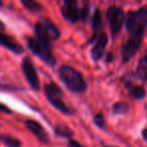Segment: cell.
Segmentation results:
<instances>
[{
	"label": "cell",
	"instance_id": "obj_25",
	"mask_svg": "<svg viewBox=\"0 0 147 147\" xmlns=\"http://www.w3.org/2000/svg\"><path fill=\"white\" fill-rule=\"evenodd\" d=\"M113 59V55L111 53H109L108 55H107V61H111Z\"/></svg>",
	"mask_w": 147,
	"mask_h": 147
},
{
	"label": "cell",
	"instance_id": "obj_14",
	"mask_svg": "<svg viewBox=\"0 0 147 147\" xmlns=\"http://www.w3.org/2000/svg\"><path fill=\"white\" fill-rule=\"evenodd\" d=\"M125 86H126L130 96H132L133 98L140 100V99H144L146 97V90L143 87L135 85L132 82H126L125 83Z\"/></svg>",
	"mask_w": 147,
	"mask_h": 147
},
{
	"label": "cell",
	"instance_id": "obj_26",
	"mask_svg": "<svg viewBox=\"0 0 147 147\" xmlns=\"http://www.w3.org/2000/svg\"><path fill=\"white\" fill-rule=\"evenodd\" d=\"M4 29H5L4 24H3L2 21H0V31H1V30H4Z\"/></svg>",
	"mask_w": 147,
	"mask_h": 147
},
{
	"label": "cell",
	"instance_id": "obj_18",
	"mask_svg": "<svg viewBox=\"0 0 147 147\" xmlns=\"http://www.w3.org/2000/svg\"><path fill=\"white\" fill-rule=\"evenodd\" d=\"M55 133L59 136L65 137V138H71L74 135V133L67 126H63V125H57V128H55Z\"/></svg>",
	"mask_w": 147,
	"mask_h": 147
},
{
	"label": "cell",
	"instance_id": "obj_16",
	"mask_svg": "<svg viewBox=\"0 0 147 147\" xmlns=\"http://www.w3.org/2000/svg\"><path fill=\"white\" fill-rule=\"evenodd\" d=\"M0 141L8 147H21V142L18 139L6 135H0Z\"/></svg>",
	"mask_w": 147,
	"mask_h": 147
},
{
	"label": "cell",
	"instance_id": "obj_23",
	"mask_svg": "<svg viewBox=\"0 0 147 147\" xmlns=\"http://www.w3.org/2000/svg\"><path fill=\"white\" fill-rule=\"evenodd\" d=\"M0 112H4V113H11V110L7 106L3 105L2 103H0Z\"/></svg>",
	"mask_w": 147,
	"mask_h": 147
},
{
	"label": "cell",
	"instance_id": "obj_15",
	"mask_svg": "<svg viewBox=\"0 0 147 147\" xmlns=\"http://www.w3.org/2000/svg\"><path fill=\"white\" fill-rule=\"evenodd\" d=\"M136 77L143 83L147 82V51H145L144 55L139 59L136 69Z\"/></svg>",
	"mask_w": 147,
	"mask_h": 147
},
{
	"label": "cell",
	"instance_id": "obj_1",
	"mask_svg": "<svg viewBox=\"0 0 147 147\" xmlns=\"http://www.w3.org/2000/svg\"><path fill=\"white\" fill-rule=\"evenodd\" d=\"M126 29L130 36L142 38L147 28V7H141L138 10L129 11L125 20Z\"/></svg>",
	"mask_w": 147,
	"mask_h": 147
},
{
	"label": "cell",
	"instance_id": "obj_19",
	"mask_svg": "<svg viewBox=\"0 0 147 147\" xmlns=\"http://www.w3.org/2000/svg\"><path fill=\"white\" fill-rule=\"evenodd\" d=\"M113 113L114 114H125L127 111L129 110V106L126 104V103H116V104L113 106Z\"/></svg>",
	"mask_w": 147,
	"mask_h": 147
},
{
	"label": "cell",
	"instance_id": "obj_12",
	"mask_svg": "<svg viewBox=\"0 0 147 147\" xmlns=\"http://www.w3.org/2000/svg\"><path fill=\"white\" fill-rule=\"evenodd\" d=\"M0 45L4 47L5 49H9L10 51L16 53V55H20L23 51L22 47L19 43H17L12 37L8 36V35L4 34L2 32H0Z\"/></svg>",
	"mask_w": 147,
	"mask_h": 147
},
{
	"label": "cell",
	"instance_id": "obj_2",
	"mask_svg": "<svg viewBox=\"0 0 147 147\" xmlns=\"http://www.w3.org/2000/svg\"><path fill=\"white\" fill-rule=\"evenodd\" d=\"M59 76L63 84L69 91L74 93L85 92L87 89V84L83 78L82 74L76 69L63 65L59 69Z\"/></svg>",
	"mask_w": 147,
	"mask_h": 147
},
{
	"label": "cell",
	"instance_id": "obj_20",
	"mask_svg": "<svg viewBox=\"0 0 147 147\" xmlns=\"http://www.w3.org/2000/svg\"><path fill=\"white\" fill-rule=\"evenodd\" d=\"M94 123L99 128H104L105 127V118L102 114H96L94 116Z\"/></svg>",
	"mask_w": 147,
	"mask_h": 147
},
{
	"label": "cell",
	"instance_id": "obj_3",
	"mask_svg": "<svg viewBox=\"0 0 147 147\" xmlns=\"http://www.w3.org/2000/svg\"><path fill=\"white\" fill-rule=\"evenodd\" d=\"M27 45H28L29 49L45 63H47L51 67L55 65L57 59L53 57V53L49 49V42L41 40L37 37H27Z\"/></svg>",
	"mask_w": 147,
	"mask_h": 147
},
{
	"label": "cell",
	"instance_id": "obj_6",
	"mask_svg": "<svg viewBox=\"0 0 147 147\" xmlns=\"http://www.w3.org/2000/svg\"><path fill=\"white\" fill-rule=\"evenodd\" d=\"M107 20L109 22L110 31L113 38L119 34L122 29V26L125 21V13L121 7L118 6H110L107 11Z\"/></svg>",
	"mask_w": 147,
	"mask_h": 147
},
{
	"label": "cell",
	"instance_id": "obj_11",
	"mask_svg": "<svg viewBox=\"0 0 147 147\" xmlns=\"http://www.w3.org/2000/svg\"><path fill=\"white\" fill-rule=\"evenodd\" d=\"M107 43H108V36H107L106 33H102L96 40V43L91 51V55H92V59L94 61H99V59H102L105 49L107 47Z\"/></svg>",
	"mask_w": 147,
	"mask_h": 147
},
{
	"label": "cell",
	"instance_id": "obj_10",
	"mask_svg": "<svg viewBox=\"0 0 147 147\" xmlns=\"http://www.w3.org/2000/svg\"><path fill=\"white\" fill-rule=\"evenodd\" d=\"M25 126L27 127L29 131L40 141L43 144H47L49 143V135L45 131L43 127L41 126L39 123H37L36 121L34 120H27L25 122Z\"/></svg>",
	"mask_w": 147,
	"mask_h": 147
},
{
	"label": "cell",
	"instance_id": "obj_24",
	"mask_svg": "<svg viewBox=\"0 0 147 147\" xmlns=\"http://www.w3.org/2000/svg\"><path fill=\"white\" fill-rule=\"evenodd\" d=\"M142 136H143V139L145 140V142L147 143V127L142 130Z\"/></svg>",
	"mask_w": 147,
	"mask_h": 147
},
{
	"label": "cell",
	"instance_id": "obj_9",
	"mask_svg": "<svg viewBox=\"0 0 147 147\" xmlns=\"http://www.w3.org/2000/svg\"><path fill=\"white\" fill-rule=\"evenodd\" d=\"M63 16L71 22H77L81 18V11L76 1H65L61 8Z\"/></svg>",
	"mask_w": 147,
	"mask_h": 147
},
{
	"label": "cell",
	"instance_id": "obj_5",
	"mask_svg": "<svg viewBox=\"0 0 147 147\" xmlns=\"http://www.w3.org/2000/svg\"><path fill=\"white\" fill-rule=\"evenodd\" d=\"M35 37L43 41L55 40L59 37V30L51 21L49 19H41L35 24Z\"/></svg>",
	"mask_w": 147,
	"mask_h": 147
},
{
	"label": "cell",
	"instance_id": "obj_4",
	"mask_svg": "<svg viewBox=\"0 0 147 147\" xmlns=\"http://www.w3.org/2000/svg\"><path fill=\"white\" fill-rule=\"evenodd\" d=\"M45 93L49 103L59 112L67 115L71 114V109L63 101V92L59 86L53 83H49L45 86Z\"/></svg>",
	"mask_w": 147,
	"mask_h": 147
},
{
	"label": "cell",
	"instance_id": "obj_8",
	"mask_svg": "<svg viewBox=\"0 0 147 147\" xmlns=\"http://www.w3.org/2000/svg\"><path fill=\"white\" fill-rule=\"evenodd\" d=\"M21 67H22L23 74H24L29 86L34 91L39 90V79L37 77L36 69H35L34 65H33V63H31L28 57H25L22 61Z\"/></svg>",
	"mask_w": 147,
	"mask_h": 147
},
{
	"label": "cell",
	"instance_id": "obj_22",
	"mask_svg": "<svg viewBox=\"0 0 147 147\" xmlns=\"http://www.w3.org/2000/svg\"><path fill=\"white\" fill-rule=\"evenodd\" d=\"M69 147H83V145H81L79 142H77L76 140L69 139Z\"/></svg>",
	"mask_w": 147,
	"mask_h": 147
},
{
	"label": "cell",
	"instance_id": "obj_27",
	"mask_svg": "<svg viewBox=\"0 0 147 147\" xmlns=\"http://www.w3.org/2000/svg\"><path fill=\"white\" fill-rule=\"evenodd\" d=\"M1 5H2V2H1V1H0V6H1Z\"/></svg>",
	"mask_w": 147,
	"mask_h": 147
},
{
	"label": "cell",
	"instance_id": "obj_21",
	"mask_svg": "<svg viewBox=\"0 0 147 147\" xmlns=\"http://www.w3.org/2000/svg\"><path fill=\"white\" fill-rule=\"evenodd\" d=\"M88 15H89V5L86 4L84 8L81 10V18H82L83 20H86Z\"/></svg>",
	"mask_w": 147,
	"mask_h": 147
},
{
	"label": "cell",
	"instance_id": "obj_17",
	"mask_svg": "<svg viewBox=\"0 0 147 147\" xmlns=\"http://www.w3.org/2000/svg\"><path fill=\"white\" fill-rule=\"evenodd\" d=\"M21 3L25 8L30 11H40L42 9L41 4H39L38 2H36L34 0H22Z\"/></svg>",
	"mask_w": 147,
	"mask_h": 147
},
{
	"label": "cell",
	"instance_id": "obj_13",
	"mask_svg": "<svg viewBox=\"0 0 147 147\" xmlns=\"http://www.w3.org/2000/svg\"><path fill=\"white\" fill-rule=\"evenodd\" d=\"M103 19H102V13H101L100 9H96L95 11L94 15H93V22H92V26H93V36L91 37L90 39V42L94 40H97L99 38L98 34L100 32V30L102 29V26H103Z\"/></svg>",
	"mask_w": 147,
	"mask_h": 147
},
{
	"label": "cell",
	"instance_id": "obj_7",
	"mask_svg": "<svg viewBox=\"0 0 147 147\" xmlns=\"http://www.w3.org/2000/svg\"><path fill=\"white\" fill-rule=\"evenodd\" d=\"M141 41L142 38L140 37H134L130 36L127 39L126 42L123 45L122 51H121V57H122V63H128L138 51V49H140Z\"/></svg>",
	"mask_w": 147,
	"mask_h": 147
}]
</instances>
